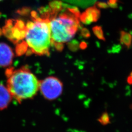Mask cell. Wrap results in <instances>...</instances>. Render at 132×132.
Masks as SVG:
<instances>
[{"instance_id":"11","label":"cell","mask_w":132,"mask_h":132,"mask_svg":"<svg viewBox=\"0 0 132 132\" xmlns=\"http://www.w3.org/2000/svg\"><path fill=\"white\" fill-rule=\"evenodd\" d=\"M98 6L101 8H106V7H107V5L105 3H100L99 5H98Z\"/></svg>"},{"instance_id":"7","label":"cell","mask_w":132,"mask_h":132,"mask_svg":"<svg viewBox=\"0 0 132 132\" xmlns=\"http://www.w3.org/2000/svg\"><path fill=\"white\" fill-rule=\"evenodd\" d=\"M12 98L7 88L0 84V111L8 107Z\"/></svg>"},{"instance_id":"10","label":"cell","mask_w":132,"mask_h":132,"mask_svg":"<svg viewBox=\"0 0 132 132\" xmlns=\"http://www.w3.org/2000/svg\"><path fill=\"white\" fill-rule=\"evenodd\" d=\"M118 0H109L108 4L112 8H116L118 7Z\"/></svg>"},{"instance_id":"3","label":"cell","mask_w":132,"mask_h":132,"mask_svg":"<svg viewBox=\"0 0 132 132\" xmlns=\"http://www.w3.org/2000/svg\"><path fill=\"white\" fill-rule=\"evenodd\" d=\"M25 40L31 52L38 55H48L52 46L48 21L45 18L35 17L26 25Z\"/></svg>"},{"instance_id":"8","label":"cell","mask_w":132,"mask_h":132,"mask_svg":"<svg viewBox=\"0 0 132 132\" xmlns=\"http://www.w3.org/2000/svg\"><path fill=\"white\" fill-rule=\"evenodd\" d=\"M119 41L123 46L129 48L132 44V35L127 31L121 30L120 32Z\"/></svg>"},{"instance_id":"5","label":"cell","mask_w":132,"mask_h":132,"mask_svg":"<svg viewBox=\"0 0 132 132\" xmlns=\"http://www.w3.org/2000/svg\"><path fill=\"white\" fill-rule=\"evenodd\" d=\"M5 36L13 42H17L25 36L26 26L20 21L9 20L3 29Z\"/></svg>"},{"instance_id":"1","label":"cell","mask_w":132,"mask_h":132,"mask_svg":"<svg viewBox=\"0 0 132 132\" xmlns=\"http://www.w3.org/2000/svg\"><path fill=\"white\" fill-rule=\"evenodd\" d=\"M42 17L48 22L52 45L61 51L64 44L74 37L79 28V11L76 8L63 6L60 3L52 4Z\"/></svg>"},{"instance_id":"2","label":"cell","mask_w":132,"mask_h":132,"mask_svg":"<svg viewBox=\"0 0 132 132\" xmlns=\"http://www.w3.org/2000/svg\"><path fill=\"white\" fill-rule=\"evenodd\" d=\"M7 88L12 96L19 103L30 99L36 94L39 89V82L36 76L26 68L6 71Z\"/></svg>"},{"instance_id":"6","label":"cell","mask_w":132,"mask_h":132,"mask_svg":"<svg viewBox=\"0 0 132 132\" xmlns=\"http://www.w3.org/2000/svg\"><path fill=\"white\" fill-rule=\"evenodd\" d=\"M14 53L12 48L5 43H0V67L10 66L13 61Z\"/></svg>"},{"instance_id":"4","label":"cell","mask_w":132,"mask_h":132,"mask_svg":"<svg viewBox=\"0 0 132 132\" xmlns=\"http://www.w3.org/2000/svg\"><path fill=\"white\" fill-rule=\"evenodd\" d=\"M39 89L46 99L52 100L62 94L63 84L56 77L51 76L39 82Z\"/></svg>"},{"instance_id":"9","label":"cell","mask_w":132,"mask_h":132,"mask_svg":"<svg viewBox=\"0 0 132 132\" xmlns=\"http://www.w3.org/2000/svg\"><path fill=\"white\" fill-rule=\"evenodd\" d=\"M94 33L96 34V35L98 37V38L102 40H105V39L104 37V35H103V32L102 31V28L100 27H96L94 28Z\"/></svg>"},{"instance_id":"13","label":"cell","mask_w":132,"mask_h":132,"mask_svg":"<svg viewBox=\"0 0 132 132\" xmlns=\"http://www.w3.org/2000/svg\"><path fill=\"white\" fill-rule=\"evenodd\" d=\"M130 76H132V71L131 72V73H130Z\"/></svg>"},{"instance_id":"12","label":"cell","mask_w":132,"mask_h":132,"mask_svg":"<svg viewBox=\"0 0 132 132\" xmlns=\"http://www.w3.org/2000/svg\"><path fill=\"white\" fill-rule=\"evenodd\" d=\"M127 82L129 84H132V77L130 76L127 78Z\"/></svg>"},{"instance_id":"14","label":"cell","mask_w":132,"mask_h":132,"mask_svg":"<svg viewBox=\"0 0 132 132\" xmlns=\"http://www.w3.org/2000/svg\"><path fill=\"white\" fill-rule=\"evenodd\" d=\"M3 1V0H0V2H1V1Z\"/></svg>"}]
</instances>
